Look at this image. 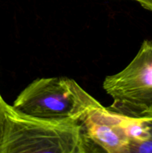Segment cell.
I'll use <instances>...</instances> for the list:
<instances>
[{
  "mask_svg": "<svg viewBox=\"0 0 152 153\" xmlns=\"http://www.w3.org/2000/svg\"><path fill=\"white\" fill-rule=\"evenodd\" d=\"M4 100H3L1 96L0 95V133H1V123H2V119H3V110H4Z\"/></svg>",
  "mask_w": 152,
  "mask_h": 153,
  "instance_id": "cell-7",
  "label": "cell"
},
{
  "mask_svg": "<svg viewBox=\"0 0 152 153\" xmlns=\"http://www.w3.org/2000/svg\"><path fill=\"white\" fill-rule=\"evenodd\" d=\"M127 117L101 105L80 121L88 140L103 152L129 153L131 141L125 129Z\"/></svg>",
  "mask_w": 152,
  "mask_h": 153,
  "instance_id": "cell-4",
  "label": "cell"
},
{
  "mask_svg": "<svg viewBox=\"0 0 152 153\" xmlns=\"http://www.w3.org/2000/svg\"><path fill=\"white\" fill-rule=\"evenodd\" d=\"M101 105L73 79L52 77L29 84L12 106L33 117L80 123L90 111Z\"/></svg>",
  "mask_w": 152,
  "mask_h": 153,
  "instance_id": "cell-2",
  "label": "cell"
},
{
  "mask_svg": "<svg viewBox=\"0 0 152 153\" xmlns=\"http://www.w3.org/2000/svg\"><path fill=\"white\" fill-rule=\"evenodd\" d=\"M103 88L113 100L107 108L123 116L152 117V40H145L124 70L106 77Z\"/></svg>",
  "mask_w": 152,
  "mask_h": 153,
  "instance_id": "cell-3",
  "label": "cell"
},
{
  "mask_svg": "<svg viewBox=\"0 0 152 153\" xmlns=\"http://www.w3.org/2000/svg\"><path fill=\"white\" fill-rule=\"evenodd\" d=\"M138 2L142 7L152 11V0H133Z\"/></svg>",
  "mask_w": 152,
  "mask_h": 153,
  "instance_id": "cell-6",
  "label": "cell"
},
{
  "mask_svg": "<svg viewBox=\"0 0 152 153\" xmlns=\"http://www.w3.org/2000/svg\"><path fill=\"white\" fill-rule=\"evenodd\" d=\"M95 147L80 123L33 117L4 102L0 153H86Z\"/></svg>",
  "mask_w": 152,
  "mask_h": 153,
  "instance_id": "cell-1",
  "label": "cell"
},
{
  "mask_svg": "<svg viewBox=\"0 0 152 153\" xmlns=\"http://www.w3.org/2000/svg\"><path fill=\"white\" fill-rule=\"evenodd\" d=\"M148 136L145 140L132 145L130 148V153H152V119L148 118Z\"/></svg>",
  "mask_w": 152,
  "mask_h": 153,
  "instance_id": "cell-5",
  "label": "cell"
},
{
  "mask_svg": "<svg viewBox=\"0 0 152 153\" xmlns=\"http://www.w3.org/2000/svg\"><path fill=\"white\" fill-rule=\"evenodd\" d=\"M151 119H152V117H151Z\"/></svg>",
  "mask_w": 152,
  "mask_h": 153,
  "instance_id": "cell-8",
  "label": "cell"
}]
</instances>
